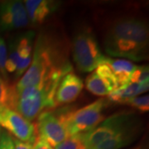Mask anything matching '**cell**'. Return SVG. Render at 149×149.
Here are the masks:
<instances>
[{"mask_svg":"<svg viewBox=\"0 0 149 149\" xmlns=\"http://www.w3.org/2000/svg\"><path fill=\"white\" fill-rule=\"evenodd\" d=\"M34 37L35 32L28 31L18 34L11 41L13 43L20 57V63L14 73L17 79L21 78L31 65L34 47Z\"/></svg>","mask_w":149,"mask_h":149,"instance_id":"cell-12","label":"cell"},{"mask_svg":"<svg viewBox=\"0 0 149 149\" xmlns=\"http://www.w3.org/2000/svg\"><path fill=\"white\" fill-rule=\"evenodd\" d=\"M143 131L142 121L126 128L115 136L90 149H123L132 144L139 139Z\"/></svg>","mask_w":149,"mask_h":149,"instance_id":"cell-14","label":"cell"},{"mask_svg":"<svg viewBox=\"0 0 149 149\" xmlns=\"http://www.w3.org/2000/svg\"><path fill=\"white\" fill-rule=\"evenodd\" d=\"M140 121L141 119L134 111L117 112L104 118L92 131L83 133L85 148L86 149L92 148Z\"/></svg>","mask_w":149,"mask_h":149,"instance_id":"cell-5","label":"cell"},{"mask_svg":"<svg viewBox=\"0 0 149 149\" xmlns=\"http://www.w3.org/2000/svg\"><path fill=\"white\" fill-rule=\"evenodd\" d=\"M29 24L23 2L8 0L0 3V32L22 29Z\"/></svg>","mask_w":149,"mask_h":149,"instance_id":"cell-9","label":"cell"},{"mask_svg":"<svg viewBox=\"0 0 149 149\" xmlns=\"http://www.w3.org/2000/svg\"><path fill=\"white\" fill-rule=\"evenodd\" d=\"M149 70L148 65H139L138 68L134 70L129 83H148L149 80Z\"/></svg>","mask_w":149,"mask_h":149,"instance_id":"cell-20","label":"cell"},{"mask_svg":"<svg viewBox=\"0 0 149 149\" xmlns=\"http://www.w3.org/2000/svg\"><path fill=\"white\" fill-rule=\"evenodd\" d=\"M74 109L72 107H62L48 109L37 118V137L44 139L52 147L61 143L69 137L66 128L67 118Z\"/></svg>","mask_w":149,"mask_h":149,"instance_id":"cell-6","label":"cell"},{"mask_svg":"<svg viewBox=\"0 0 149 149\" xmlns=\"http://www.w3.org/2000/svg\"><path fill=\"white\" fill-rule=\"evenodd\" d=\"M0 127L22 142L33 144L37 138L36 125L9 108L0 112Z\"/></svg>","mask_w":149,"mask_h":149,"instance_id":"cell-8","label":"cell"},{"mask_svg":"<svg viewBox=\"0 0 149 149\" xmlns=\"http://www.w3.org/2000/svg\"><path fill=\"white\" fill-rule=\"evenodd\" d=\"M86 90L96 96H108L118 89L116 78L110 68L104 63L100 64L89 74L85 80Z\"/></svg>","mask_w":149,"mask_h":149,"instance_id":"cell-10","label":"cell"},{"mask_svg":"<svg viewBox=\"0 0 149 149\" xmlns=\"http://www.w3.org/2000/svg\"><path fill=\"white\" fill-rule=\"evenodd\" d=\"M130 149H146L143 147V144H140V145H137V146H135V147H133L132 148Z\"/></svg>","mask_w":149,"mask_h":149,"instance_id":"cell-25","label":"cell"},{"mask_svg":"<svg viewBox=\"0 0 149 149\" xmlns=\"http://www.w3.org/2000/svg\"><path fill=\"white\" fill-rule=\"evenodd\" d=\"M15 149H33V144L26 142H22L17 139H13Z\"/></svg>","mask_w":149,"mask_h":149,"instance_id":"cell-24","label":"cell"},{"mask_svg":"<svg viewBox=\"0 0 149 149\" xmlns=\"http://www.w3.org/2000/svg\"><path fill=\"white\" fill-rule=\"evenodd\" d=\"M58 85H35L14 90L11 109L32 122L42 112L56 108L55 95Z\"/></svg>","mask_w":149,"mask_h":149,"instance_id":"cell-3","label":"cell"},{"mask_svg":"<svg viewBox=\"0 0 149 149\" xmlns=\"http://www.w3.org/2000/svg\"><path fill=\"white\" fill-rule=\"evenodd\" d=\"M29 22L40 25L47 20L58 9L59 2L52 0H27L23 2Z\"/></svg>","mask_w":149,"mask_h":149,"instance_id":"cell-13","label":"cell"},{"mask_svg":"<svg viewBox=\"0 0 149 149\" xmlns=\"http://www.w3.org/2000/svg\"><path fill=\"white\" fill-rule=\"evenodd\" d=\"M13 91V86L9 85L8 80L0 75V112L7 108L11 109Z\"/></svg>","mask_w":149,"mask_h":149,"instance_id":"cell-17","label":"cell"},{"mask_svg":"<svg viewBox=\"0 0 149 149\" xmlns=\"http://www.w3.org/2000/svg\"><path fill=\"white\" fill-rule=\"evenodd\" d=\"M55 149H86L83 140V133L70 135L56 145Z\"/></svg>","mask_w":149,"mask_h":149,"instance_id":"cell-18","label":"cell"},{"mask_svg":"<svg viewBox=\"0 0 149 149\" xmlns=\"http://www.w3.org/2000/svg\"><path fill=\"white\" fill-rule=\"evenodd\" d=\"M109 104V100L100 98L79 109H73L66 122L69 136L89 133L95 128L105 118L104 112Z\"/></svg>","mask_w":149,"mask_h":149,"instance_id":"cell-7","label":"cell"},{"mask_svg":"<svg viewBox=\"0 0 149 149\" xmlns=\"http://www.w3.org/2000/svg\"><path fill=\"white\" fill-rule=\"evenodd\" d=\"M148 24L137 17L115 19L104 36V47L107 53L130 61L148 59Z\"/></svg>","mask_w":149,"mask_h":149,"instance_id":"cell-2","label":"cell"},{"mask_svg":"<svg viewBox=\"0 0 149 149\" xmlns=\"http://www.w3.org/2000/svg\"><path fill=\"white\" fill-rule=\"evenodd\" d=\"M33 149H53V147L44 139L37 137L35 143H33Z\"/></svg>","mask_w":149,"mask_h":149,"instance_id":"cell-23","label":"cell"},{"mask_svg":"<svg viewBox=\"0 0 149 149\" xmlns=\"http://www.w3.org/2000/svg\"><path fill=\"white\" fill-rule=\"evenodd\" d=\"M8 59V50L6 47L4 39L0 37V75L4 78L6 80H8V72L6 71V63Z\"/></svg>","mask_w":149,"mask_h":149,"instance_id":"cell-21","label":"cell"},{"mask_svg":"<svg viewBox=\"0 0 149 149\" xmlns=\"http://www.w3.org/2000/svg\"><path fill=\"white\" fill-rule=\"evenodd\" d=\"M103 63L106 64L110 68L112 73L116 78L118 89L129 83L131 75L139 66L128 60L110 57H105Z\"/></svg>","mask_w":149,"mask_h":149,"instance_id":"cell-15","label":"cell"},{"mask_svg":"<svg viewBox=\"0 0 149 149\" xmlns=\"http://www.w3.org/2000/svg\"><path fill=\"white\" fill-rule=\"evenodd\" d=\"M72 57L80 72H92L102 64L105 56L102 53L97 37L91 28L78 30L72 41Z\"/></svg>","mask_w":149,"mask_h":149,"instance_id":"cell-4","label":"cell"},{"mask_svg":"<svg viewBox=\"0 0 149 149\" xmlns=\"http://www.w3.org/2000/svg\"><path fill=\"white\" fill-rule=\"evenodd\" d=\"M66 50L56 37L39 34L34 43L31 65L14 85V90L35 85H59L65 74L72 71Z\"/></svg>","mask_w":149,"mask_h":149,"instance_id":"cell-1","label":"cell"},{"mask_svg":"<svg viewBox=\"0 0 149 149\" xmlns=\"http://www.w3.org/2000/svg\"><path fill=\"white\" fill-rule=\"evenodd\" d=\"M148 82L143 84L128 83L123 87L112 91L108 95V100L110 103L123 104L129 99L140 95L141 94L148 91Z\"/></svg>","mask_w":149,"mask_h":149,"instance_id":"cell-16","label":"cell"},{"mask_svg":"<svg viewBox=\"0 0 149 149\" xmlns=\"http://www.w3.org/2000/svg\"><path fill=\"white\" fill-rule=\"evenodd\" d=\"M0 149H15L13 138L8 133L3 132L0 135Z\"/></svg>","mask_w":149,"mask_h":149,"instance_id":"cell-22","label":"cell"},{"mask_svg":"<svg viewBox=\"0 0 149 149\" xmlns=\"http://www.w3.org/2000/svg\"><path fill=\"white\" fill-rule=\"evenodd\" d=\"M124 104L138 109L141 113H146L149 110V96L148 95L136 96L129 99L123 103Z\"/></svg>","mask_w":149,"mask_h":149,"instance_id":"cell-19","label":"cell"},{"mask_svg":"<svg viewBox=\"0 0 149 149\" xmlns=\"http://www.w3.org/2000/svg\"><path fill=\"white\" fill-rule=\"evenodd\" d=\"M84 88L82 80L73 71L65 74L59 83L55 95L56 106L69 104L76 100Z\"/></svg>","mask_w":149,"mask_h":149,"instance_id":"cell-11","label":"cell"}]
</instances>
